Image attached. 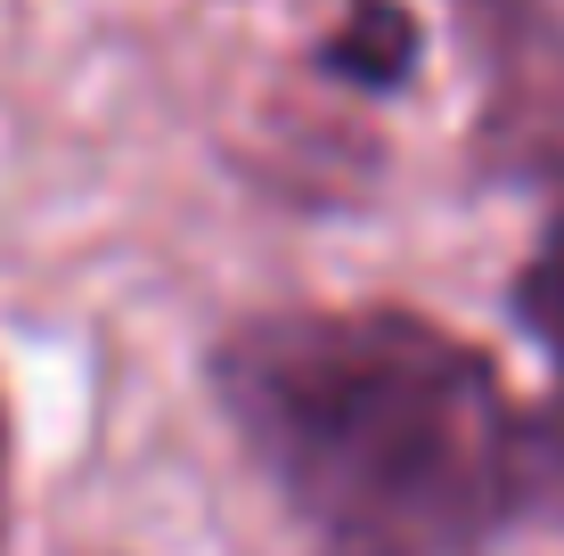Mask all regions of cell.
I'll return each instance as SVG.
<instances>
[{
    "instance_id": "cell-3",
    "label": "cell",
    "mask_w": 564,
    "mask_h": 556,
    "mask_svg": "<svg viewBox=\"0 0 564 556\" xmlns=\"http://www.w3.org/2000/svg\"><path fill=\"white\" fill-rule=\"evenodd\" d=\"M523 319L540 328V344L556 352V385H564V205L549 221V238H540V254L523 262V286H516Z\"/></svg>"
},
{
    "instance_id": "cell-4",
    "label": "cell",
    "mask_w": 564,
    "mask_h": 556,
    "mask_svg": "<svg viewBox=\"0 0 564 556\" xmlns=\"http://www.w3.org/2000/svg\"><path fill=\"white\" fill-rule=\"evenodd\" d=\"M0 532H9V410H0Z\"/></svg>"
},
{
    "instance_id": "cell-2",
    "label": "cell",
    "mask_w": 564,
    "mask_h": 556,
    "mask_svg": "<svg viewBox=\"0 0 564 556\" xmlns=\"http://www.w3.org/2000/svg\"><path fill=\"white\" fill-rule=\"evenodd\" d=\"M319 66H336L344 83H368V90L410 83V66H417V17L401 9V0H352V17H344L336 42L319 50Z\"/></svg>"
},
{
    "instance_id": "cell-1",
    "label": "cell",
    "mask_w": 564,
    "mask_h": 556,
    "mask_svg": "<svg viewBox=\"0 0 564 556\" xmlns=\"http://www.w3.org/2000/svg\"><path fill=\"white\" fill-rule=\"evenodd\" d=\"M213 385L327 556H482L549 467L499 360L393 303L262 312L221 336Z\"/></svg>"
}]
</instances>
